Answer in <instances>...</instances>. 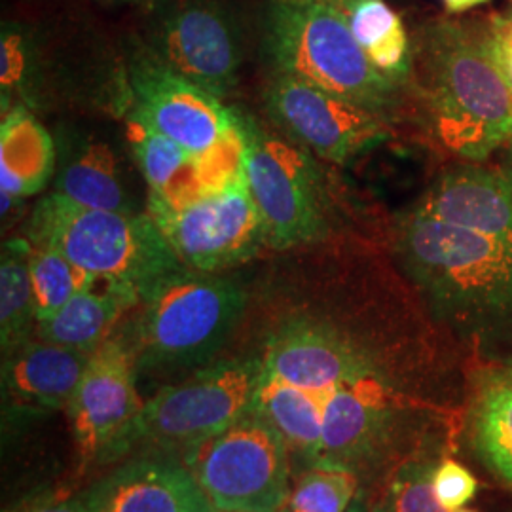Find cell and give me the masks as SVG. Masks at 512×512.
<instances>
[{"instance_id":"obj_6","label":"cell","mask_w":512,"mask_h":512,"mask_svg":"<svg viewBox=\"0 0 512 512\" xmlns=\"http://www.w3.org/2000/svg\"><path fill=\"white\" fill-rule=\"evenodd\" d=\"M27 239L57 249L88 274L139 293L183 268L148 213L90 209L55 192L35 207Z\"/></svg>"},{"instance_id":"obj_20","label":"cell","mask_w":512,"mask_h":512,"mask_svg":"<svg viewBox=\"0 0 512 512\" xmlns=\"http://www.w3.org/2000/svg\"><path fill=\"white\" fill-rule=\"evenodd\" d=\"M54 143L33 114L10 110L0 131L2 217L16 203L37 194L54 171Z\"/></svg>"},{"instance_id":"obj_34","label":"cell","mask_w":512,"mask_h":512,"mask_svg":"<svg viewBox=\"0 0 512 512\" xmlns=\"http://www.w3.org/2000/svg\"><path fill=\"white\" fill-rule=\"evenodd\" d=\"M325 2H330V4H334L336 8H340V10H344L346 8V4H348L349 0H325Z\"/></svg>"},{"instance_id":"obj_29","label":"cell","mask_w":512,"mask_h":512,"mask_svg":"<svg viewBox=\"0 0 512 512\" xmlns=\"http://www.w3.org/2000/svg\"><path fill=\"white\" fill-rule=\"evenodd\" d=\"M0 52H2V90H12L23 82V76L27 71L29 55H31V40L29 35L18 25H4L2 27V40H0Z\"/></svg>"},{"instance_id":"obj_26","label":"cell","mask_w":512,"mask_h":512,"mask_svg":"<svg viewBox=\"0 0 512 512\" xmlns=\"http://www.w3.org/2000/svg\"><path fill=\"white\" fill-rule=\"evenodd\" d=\"M29 274L35 294L37 321L63 308L74 294L88 289L95 275L80 270L57 249L29 241Z\"/></svg>"},{"instance_id":"obj_24","label":"cell","mask_w":512,"mask_h":512,"mask_svg":"<svg viewBox=\"0 0 512 512\" xmlns=\"http://www.w3.org/2000/svg\"><path fill=\"white\" fill-rule=\"evenodd\" d=\"M35 294L29 274V239H10L0 260V340L2 357L33 338Z\"/></svg>"},{"instance_id":"obj_37","label":"cell","mask_w":512,"mask_h":512,"mask_svg":"<svg viewBox=\"0 0 512 512\" xmlns=\"http://www.w3.org/2000/svg\"><path fill=\"white\" fill-rule=\"evenodd\" d=\"M454 512H475V511H467V509H459V511H454Z\"/></svg>"},{"instance_id":"obj_30","label":"cell","mask_w":512,"mask_h":512,"mask_svg":"<svg viewBox=\"0 0 512 512\" xmlns=\"http://www.w3.org/2000/svg\"><path fill=\"white\" fill-rule=\"evenodd\" d=\"M488 46L499 73L503 74L512 93V14L497 16L486 29Z\"/></svg>"},{"instance_id":"obj_8","label":"cell","mask_w":512,"mask_h":512,"mask_svg":"<svg viewBox=\"0 0 512 512\" xmlns=\"http://www.w3.org/2000/svg\"><path fill=\"white\" fill-rule=\"evenodd\" d=\"M129 90V114L224 173L245 171L241 116L217 95L165 67L147 48L129 63Z\"/></svg>"},{"instance_id":"obj_5","label":"cell","mask_w":512,"mask_h":512,"mask_svg":"<svg viewBox=\"0 0 512 512\" xmlns=\"http://www.w3.org/2000/svg\"><path fill=\"white\" fill-rule=\"evenodd\" d=\"M260 378V357H238L213 361L165 385L145 401L105 463L126 458L135 448L186 461L207 440L253 412Z\"/></svg>"},{"instance_id":"obj_25","label":"cell","mask_w":512,"mask_h":512,"mask_svg":"<svg viewBox=\"0 0 512 512\" xmlns=\"http://www.w3.org/2000/svg\"><path fill=\"white\" fill-rule=\"evenodd\" d=\"M440 459V448H429L401 461L368 503L370 512H450L440 505L433 488Z\"/></svg>"},{"instance_id":"obj_35","label":"cell","mask_w":512,"mask_h":512,"mask_svg":"<svg viewBox=\"0 0 512 512\" xmlns=\"http://www.w3.org/2000/svg\"><path fill=\"white\" fill-rule=\"evenodd\" d=\"M110 2H148V0H110Z\"/></svg>"},{"instance_id":"obj_9","label":"cell","mask_w":512,"mask_h":512,"mask_svg":"<svg viewBox=\"0 0 512 512\" xmlns=\"http://www.w3.org/2000/svg\"><path fill=\"white\" fill-rule=\"evenodd\" d=\"M186 465L217 512H279L291 492L289 446L256 412L207 440Z\"/></svg>"},{"instance_id":"obj_14","label":"cell","mask_w":512,"mask_h":512,"mask_svg":"<svg viewBox=\"0 0 512 512\" xmlns=\"http://www.w3.org/2000/svg\"><path fill=\"white\" fill-rule=\"evenodd\" d=\"M82 499L90 512H217L186 461L158 452L122 461Z\"/></svg>"},{"instance_id":"obj_23","label":"cell","mask_w":512,"mask_h":512,"mask_svg":"<svg viewBox=\"0 0 512 512\" xmlns=\"http://www.w3.org/2000/svg\"><path fill=\"white\" fill-rule=\"evenodd\" d=\"M368 61L397 84L414 71V55L403 19L385 0H349L342 10Z\"/></svg>"},{"instance_id":"obj_22","label":"cell","mask_w":512,"mask_h":512,"mask_svg":"<svg viewBox=\"0 0 512 512\" xmlns=\"http://www.w3.org/2000/svg\"><path fill=\"white\" fill-rule=\"evenodd\" d=\"M54 192L82 207L137 213L118 156L101 141H84L63 156Z\"/></svg>"},{"instance_id":"obj_19","label":"cell","mask_w":512,"mask_h":512,"mask_svg":"<svg viewBox=\"0 0 512 512\" xmlns=\"http://www.w3.org/2000/svg\"><path fill=\"white\" fill-rule=\"evenodd\" d=\"M467 408L469 439L478 459L512 488V368L476 370Z\"/></svg>"},{"instance_id":"obj_12","label":"cell","mask_w":512,"mask_h":512,"mask_svg":"<svg viewBox=\"0 0 512 512\" xmlns=\"http://www.w3.org/2000/svg\"><path fill=\"white\" fill-rule=\"evenodd\" d=\"M266 109L293 143L334 164H346L391 135L380 116L287 74L272 76Z\"/></svg>"},{"instance_id":"obj_13","label":"cell","mask_w":512,"mask_h":512,"mask_svg":"<svg viewBox=\"0 0 512 512\" xmlns=\"http://www.w3.org/2000/svg\"><path fill=\"white\" fill-rule=\"evenodd\" d=\"M137 376L135 355L124 334H112L93 351L67 406L80 475L95 463H105L141 412L145 401L137 391Z\"/></svg>"},{"instance_id":"obj_2","label":"cell","mask_w":512,"mask_h":512,"mask_svg":"<svg viewBox=\"0 0 512 512\" xmlns=\"http://www.w3.org/2000/svg\"><path fill=\"white\" fill-rule=\"evenodd\" d=\"M418 93L435 141L459 162H486L512 143V93L488 33L440 19L420 40Z\"/></svg>"},{"instance_id":"obj_21","label":"cell","mask_w":512,"mask_h":512,"mask_svg":"<svg viewBox=\"0 0 512 512\" xmlns=\"http://www.w3.org/2000/svg\"><path fill=\"white\" fill-rule=\"evenodd\" d=\"M325 406L319 393L289 384L262 368L253 412L274 427L287 442L289 452L310 463L321 458Z\"/></svg>"},{"instance_id":"obj_32","label":"cell","mask_w":512,"mask_h":512,"mask_svg":"<svg viewBox=\"0 0 512 512\" xmlns=\"http://www.w3.org/2000/svg\"><path fill=\"white\" fill-rule=\"evenodd\" d=\"M442 2L450 14H463V12L473 10L476 6H482L490 0H442Z\"/></svg>"},{"instance_id":"obj_11","label":"cell","mask_w":512,"mask_h":512,"mask_svg":"<svg viewBox=\"0 0 512 512\" xmlns=\"http://www.w3.org/2000/svg\"><path fill=\"white\" fill-rule=\"evenodd\" d=\"M147 50L222 99L238 82L243 33L234 10L222 0H175L154 19Z\"/></svg>"},{"instance_id":"obj_4","label":"cell","mask_w":512,"mask_h":512,"mask_svg":"<svg viewBox=\"0 0 512 512\" xmlns=\"http://www.w3.org/2000/svg\"><path fill=\"white\" fill-rule=\"evenodd\" d=\"M247 296L217 274L179 268L141 293L126 336L139 372L198 370L213 363L238 327Z\"/></svg>"},{"instance_id":"obj_31","label":"cell","mask_w":512,"mask_h":512,"mask_svg":"<svg viewBox=\"0 0 512 512\" xmlns=\"http://www.w3.org/2000/svg\"><path fill=\"white\" fill-rule=\"evenodd\" d=\"M12 512H90L82 495H44L21 503Z\"/></svg>"},{"instance_id":"obj_18","label":"cell","mask_w":512,"mask_h":512,"mask_svg":"<svg viewBox=\"0 0 512 512\" xmlns=\"http://www.w3.org/2000/svg\"><path fill=\"white\" fill-rule=\"evenodd\" d=\"M141 302L135 287L97 277L92 285L46 319L37 321L40 340L95 351L114 334L120 319Z\"/></svg>"},{"instance_id":"obj_28","label":"cell","mask_w":512,"mask_h":512,"mask_svg":"<svg viewBox=\"0 0 512 512\" xmlns=\"http://www.w3.org/2000/svg\"><path fill=\"white\" fill-rule=\"evenodd\" d=\"M433 488L446 511L463 509L476 494L478 482L456 459L442 458L433 475Z\"/></svg>"},{"instance_id":"obj_7","label":"cell","mask_w":512,"mask_h":512,"mask_svg":"<svg viewBox=\"0 0 512 512\" xmlns=\"http://www.w3.org/2000/svg\"><path fill=\"white\" fill-rule=\"evenodd\" d=\"M245 177L274 249H293L327 238L332 205L323 171L308 150L266 131L241 114Z\"/></svg>"},{"instance_id":"obj_15","label":"cell","mask_w":512,"mask_h":512,"mask_svg":"<svg viewBox=\"0 0 512 512\" xmlns=\"http://www.w3.org/2000/svg\"><path fill=\"white\" fill-rule=\"evenodd\" d=\"M414 209L512 243V164L486 160L450 165Z\"/></svg>"},{"instance_id":"obj_36","label":"cell","mask_w":512,"mask_h":512,"mask_svg":"<svg viewBox=\"0 0 512 512\" xmlns=\"http://www.w3.org/2000/svg\"><path fill=\"white\" fill-rule=\"evenodd\" d=\"M503 365H507L509 368H512V355L507 359V361H503Z\"/></svg>"},{"instance_id":"obj_17","label":"cell","mask_w":512,"mask_h":512,"mask_svg":"<svg viewBox=\"0 0 512 512\" xmlns=\"http://www.w3.org/2000/svg\"><path fill=\"white\" fill-rule=\"evenodd\" d=\"M128 139L147 181L148 196L167 203L188 202L245 173H224L133 114L128 118Z\"/></svg>"},{"instance_id":"obj_1","label":"cell","mask_w":512,"mask_h":512,"mask_svg":"<svg viewBox=\"0 0 512 512\" xmlns=\"http://www.w3.org/2000/svg\"><path fill=\"white\" fill-rule=\"evenodd\" d=\"M395 253L435 323L484 357H511L512 243L412 209Z\"/></svg>"},{"instance_id":"obj_16","label":"cell","mask_w":512,"mask_h":512,"mask_svg":"<svg viewBox=\"0 0 512 512\" xmlns=\"http://www.w3.org/2000/svg\"><path fill=\"white\" fill-rule=\"evenodd\" d=\"M92 355L86 349L31 338L4 357V395L21 410H67Z\"/></svg>"},{"instance_id":"obj_33","label":"cell","mask_w":512,"mask_h":512,"mask_svg":"<svg viewBox=\"0 0 512 512\" xmlns=\"http://www.w3.org/2000/svg\"><path fill=\"white\" fill-rule=\"evenodd\" d=\"M346 512H370V505H368V499H366L365 494L359 495Z\"/></svg>"},{"instance_id":"obj_27","label":"cell","mask_w":512,"mask_h":512,"mask_svg":"<svg viewBox=\"0 0 512 512\" xmlns=\"http://www.w3.org/2000/svg\"><path fill=\"white\" fill-rule=\"evenodd\" d=\"M363 492L361 478L342 467L311 463L296 478L279 512H346Z\"/></svg>"},{"instance_id":"obj_10","label":"cell","mask_w":512,"mask_h":512,"mask_svg":"<svg viewBox=\"0 0 512 512\" xmlns=\"http://www.w3.org/2000/svg\"><path fill=\"white\" fill-rule=\"evenodd\" d=\"M147 203L148 215L190 270L217 274L247 262L268 245L245 173L188 202L148 196Z\"/></svg>"},{"instance_id":"obj_3","label":"cell","mask_w":512,"mask_h":512,"mask_svg":"<svg viewBox=\"0 0 512 512\" xmlns=\"http://www.w3.org/2000/svg\"><path fill=\"white\" fill-rule=\"evenodd\" d=\"M262 44L274 73L287 74L380 116L401 105V84L366 57L346 14L325 0H270Z\"/></svg>"}]
</instances>
